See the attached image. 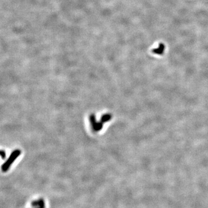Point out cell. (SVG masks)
<instances>
[{"label":"cell","instance_id":"cell-1","mask_svg":"<svg viewBox=\"0 0 208 208\" xmlns=\"http://www.w3.org/2000/svg\"><path fill=\"white\" fill-rule=\"evenodd\" d=\"M20 154V151H16L14 153H13L12 154V156H10V159L7 160V161L2 166V170L3 172H7V170L10 168V166L11 165V164L13 163V162L16 160V159L17 158V157L19 156Z\"/></svg>","mask_w":208,"mask_h":208},{"label":"cell","instance_id":"cell-2","mask_svg":"<svg viewBox=\"0 0 208 208\" xmlns=\"http://www.w3.org/2000/svg\"><path fill=\"white\" fill-rule=\"evenodd\" d=\"M31 207L33 208H45V201L43 198L38 199L32 202Z\"/></svg>","mask_w":208,"mask_h":208},{"label":"cell","instance_id":"cell-3","mask_svg":"<svg viewBox=\"0 0 208 208\" xmlns=\"http://www.w3.org/2000/svg\"><path fill=\"white\" fill-rule=\"evenodd\" d=\"M111 118H112V116L110 114H104L101 119V122L103 123H105L106 122H108Z\"/></svg>","mask_w":208,"mask_h":208}]
</instances>
